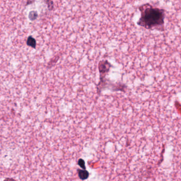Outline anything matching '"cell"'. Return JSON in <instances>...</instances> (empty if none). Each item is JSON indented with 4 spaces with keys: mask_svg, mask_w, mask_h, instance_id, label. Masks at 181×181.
<instances>
[{
    "mask_svg": "<svg viewBox=\"0 0 181 181\" xmlns=\"http://www.w3.org/2000/svg\"><path fill=\"white\" fill-rule=\"evenodd\" d=\"M33 2H34V1H28L27 3H26V6H28L29 4H30L33 3Z\"/></svg>",
    "mask_w": 181,
    "mask_h": 181,
    "instance_id": "10",
    "label": "cell"
},
{
    "mask_svg": "<svg viewBox=\"0 0 181 181\" xmlns=\"http://www.w3.org/2000/svg\"><path fill=\"white\" fill-rule=\"evenodd\" d=\"M77 173H78V175L79 179L82 181H84V180L87 179L89 176V172L86 170L78 169Z\"/></svg>",
    "mask_w": 181,
    "mask_h": 181,
    "instance_id": "3",
    "label": "cell"
},
{
    "mask_svg": "<svg viewBox=\"0 0 181 181\" xmlns=\"http://www.w3.org/2000/svg\"><path fill=\"white\" fill-rule=\"evenodd\" d=\"M3 181H16V180L13 178H7L4 179Z\"/></svg>",
    "mask_w": 181,
    "mask_h": 181,
    "instance_id": "9",
    "label": "cell"
},
{
    "mask_svg": "<svg viewBox=\"0 0 181 181\" xmlns=\"http://www.w3.org/2000/svg\"><path fill=\"white\" fill-rule=\"evenodd\" d=\"M26 43L28 46H30L33 48H36V40L35 38H34L32 36H29L28 37Z\"/></svg>",
    "mask_w": 181,
    "mask_h": 181,
    "instance_id": "4",
    "label": "cell"
},
{
    "mask_svg": "<svg viewBox=\"0 0 181 181\" xmlns=\"http://www.w3.org/2000/svg\"><path fill=\"white\" fill-rule=\"evenodd\" d=\"M38 16V14L37 13V12L34 11V10L30 11L29 13L28 14V18L31 21H34V20L37 19Z\"/></svg>",
    "mask_w": 181,
    "mask_h": 181,
    "instance_id": "5",
    "label": "cell"
},
{
    "mask_svg": "<svg viewBox=\"0 0 181 181\" xmlns=\"http://www.w3.org/2000/svg\"><path fill=\"white\" fill-rule=\"evenodd\" d=\"M78 165L83 170H86V165H85V161H84V159H82V158L79 159L78 160Z\"/></svg>",
    "mask_w": 181,
    "mask_h": 181,
    "instance_id": "8",
    "label": "cell"
},
{
    "mask_svg": "<svg viewBox=\"0 0 181 181\" xmlns=\"http://www.w3.org/2000/svg\"><path fill=\"white\" fill-rule=\"evenodd\" d=\"M44 2L46 3V4L48 5V9L49 10H52L54 8V2L52 1H50V0H47V1H45Z\"/></svg>",
    "mask_w": 181,
    "mask_h": 181,
    "instance_id": "7",
    "label": "cell"
},
{
    "mask_svg": "<svg viewBox=\"0 0 181 181\" xmlns=\"http://www.w3.org/2000/svg\"><path fill=\"white\" fill-rule=\"evenodd\" d=\"M59 58H60L59 55H56L53 58H52L49 62L48 63V68L51 67L54 64H55L59 60Z\"/></svg>",
    "mask_w": 181,
    "mask_h": 181,
    "instance_id": "6",
    "label": "cell"
},
{
    "mask_svg": "<svg viewBox=\"0 0 181 181\" xmlns=\"http://www.w3.org/2000/svg\"><path fill=\"white\" fill-rule=\"evenodd\" d=\"M111 66V64L106 60L99 61L98 68L99 72L100 73V77H105L106 74H107L110 71Z\"/></svg>",
    "mask_w": 181,
    "mask_h": 181,
    "instance_id": "2",
    "label": "cell"
},
{
    "mask_svg": "<svg viewBox=\"0 0 181 181\" xmlns=\"http://www.w3.org/2000/svg\"><path fill=\"white\" fill-rule=\"evenodd\" d=\"M141 12L140 18L138 25L147 29L160 30L164 29L165 11L149 3L145 4L139 7Z\"/></svg>",
    "mask_w": 181,
    "mask_h": 181,
    "instance_id": "1",
    "label": "cell"
}]
</instances>
